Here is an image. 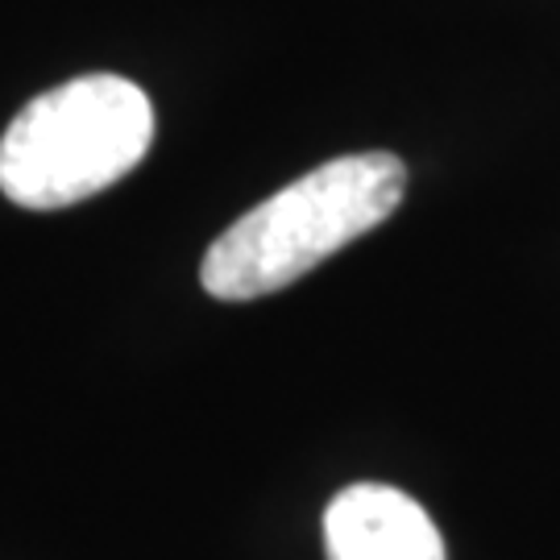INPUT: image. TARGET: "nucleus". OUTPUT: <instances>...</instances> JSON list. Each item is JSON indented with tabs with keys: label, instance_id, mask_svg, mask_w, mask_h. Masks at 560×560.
Listing matches in <instances>:
<instances>
[{
	"label": "nucleus",
	"instance_id": "f257e3e1",
	"mask_svg": "<svg viewBox=\"0 0 560 560\" xmlns=\"http://www.w3.org/2000/svg\"><path fill=\"white\" fill-rule=\"evenodd\" d=\"M402 187L407 166L382 150L324 162L212 241L200 266L203 291L224 303L275 295L378 229L402 203Z\"/></svg>",
	"mask_w": 560,
	"mask_h": 560
},
{
	"label": "nucleus",
	"instance_id": "f03ea898",
	"mask_svg": "<svg viewBox=\"0 0 560 560\" xmlns=\"http://www.w3.org/2000/svg\"><path fill=\"white\" fill-rule=\"evenodd\" d=\"M154 141L150 96L125 75L42 92L0 138V191L21 208H67L125 179Z\"/></svg>",
	"mask_w": 560,
	"mask_h": 560
},
{
	"label": "nucleus",
	"instance_id": "7ed1b4c3",
	"mask_svg": "<svg viewBox=\"0 0 560 560\" xmlns=\"http://www.w3.org/2000/svg\"><path fill=\"white\" fill-rule=\"evenodd\" d=\"M328 560H444V540L420 502L395 486L361 481L324 511Z\"/></svg>",
	"mask_w": 560,
	"mask_h": 560
}]
</instances>
